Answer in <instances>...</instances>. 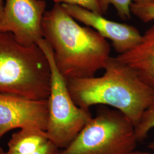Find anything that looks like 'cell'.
Here are the masks:
<instances>
[{
	"instance_id": "3957f363",
	"label": "cell",
	"mask_w": 154,
	"mask_h": 154,
	"mask_svg": "<svg viewBox=\"0 0 154 154\" xmlns=\"http://www.w3.org/2000/svg\"><path fill=\"white\" fill-rule=\"evenodd\" d=\"M50 84L49 63L38 45L22 44L12 33L0 31V94L48 99Z\"/></svg>"
},
{
	"instance_id": "9a60e30c",
	"label": "cell",
	"mask_w": 154,
	"mask_h": 154,
	"mask_svg": "<svg viewBox=\"0 0 154 154\" xmlns=\"http://www.w3.org/2000/svg\"><path fill=\"white\" fill-rule=\"evenodd\" d=\"M59 149L49 140L48 142L33 152L26 154H13L5 151V154H58Z\"/></svg>"
},
{
	"instance_id": "ba28073f",
	"label": "cell",
	"mask_w": 154,
	"mask_h": 154,
	"mask_svg": "<svg viewBox=\"0 0 154 154\" xmlns=\"http://www.w3.org/2000/svg\"><path fill=\"white\" fill-rule=\"evenodd\" d=\"M61 5L74 20L92 27L105 39L111 40L114 49L119 54L132 49L142 41V35L133 26L107 20L103 15L79 6Z\"/></svg>"
},
{
	"instance_id": "ac0fdd59",
	"label": "cell",
	"mask_w": 154,
	"mask_h": 154,
	"mask_svg": "<svg viewBox=\"0 0 154 154\" xmlns=\"http://www.w3.org/2000/svg\"><path fill=\"white\" fill-rule=\"evenodd\" d=\"M127 154H154L150 152H141V151H132L130 152H128Z\"/></svg>"
},
{
	"instance_id": "d6986e66",
	"label": "cell",
	"mask_w": 154,
	"mask_h": 154,
	"mask_svg": "<svg viewBox=\"0 0 154 154\" xmlns=\"http://www.w3.org/2000/svg\"><path fill=\"white\" fill-rule=\"evenodd\" d=\"M5 151H4L0 147V154H5Z\"/></svg>"
},
{
	"instance_id": "8fae6325",
	"label": "cell",
	"mask_w": 154,
	"mask_h": 154,
	"mask_svg": "<svg viewBox=\"0 0 154 154\" xmlns=\"http://www.w3.org/2000/svg\"><path fill=\"white\" fill-rule=\"evenodd\" d=\"M154 127V102L144 111L140 121L135 127V134L138 142L143 141L149 130ZM149 149L154 151V141L149 143Z\"/></svg>"
},
{
	"instance_id": "6da1fadb",
	"label": "cell",
	"mask_w": 154,
	"mask_h": 154,
	"mask_svg": "<svg viewBox=\"0 0 154 154\" xmlns=\"http://www.w3.org/2000/svg\"><path fill=\"white\" fill-rule=\"evenodd\" d=\"M44 38L53 52L55 65L65 79L95 77L110 58V45L93 29L79 25L57 4L42 21Z\"/></svg>"
},
{
	"instance_id": "e0dca14e",
	"label": "cell",
	"mask_w": 154,
	"mask_h": 154,
	"mask_svg": "<svg viewBox=\"0 0 154 154\" xmlns=\"http://www.w3.org/2000/svg\"><path fill=\"white\" fill-rule=\"evenodd\" d=\"M134 2H145V3H154V0H132Z\"/></svg>"
},
{
	"instance_id": "9c48e42d",
	"label": "cell",
	"mask_w": 154,
	"mask_h": 154,
	"mask_svg": "<svg viewBox=\"0 0 154 154\" xmlns=\"http://www.w3.org/2000/svg\"><path fill=\"white\" fill-rule=\"evenodd\" d=\"M116 58L131 68L144 82L154 88V25L142 35L139 44Z\"/></svg>"
},
{
	"instance_id": "7a4b0ae2",
	"label": "cell",
	"mask_w": 154,
	"mask_h": 154,
	"mask_svg": "<svg viewBox=\"0 0 154 154\" xmlns=\"http://www.w3.org/2000/svg\"><path fill=\"white\" fill-rule=\"evenodd\" d=\"M100 77L65 79L69 93L79 107L94 105L116 109L137 126L144 111L154 102V88L116 57H111Z\"/></svg>"
},
{
	"instance_id": "277c9868",
	"label": "cell",
	"mask_w": 154,
	"mask_h": 154,
	"mask_svg": "<svg viewBox=\"0 0 154 154\" xmlns=\"http://www.w3.org/2000/svg\"><path fill=\"white\" fill-rule=\"evenodd\" d=\"M37 45L46 55L51 71L46 134L59 149L66 148L93 118L89 110L78 107L72 99L65 78L55 65L53 50L45 39Z\"/></svg>"
},
{
	"instance_id": "7c38bea8",
	"label": "cell",
	"mask_w": 154,
	"mask_h": 154,
	"mask_svg": "<svg viewBox=\"0 0 154 154\" xmlns=\"http://www.w3.org/2000/svg\"><path fill=\"white\" fill-rule=\"evenodd\" d=\"M102 15L105 14L110 5H112L117 11L118 16L122 20L131 18L130 6L132 0H98Z\"/></svg>"
},
{
	"instance_id": "52a82bcc",
	"label": "cell",
	"mask_w": 154,
	"mask_h": 154,
	"mask_svg": "<svg viewBox=\"0 0 154 154\" xmlns=\"http://www.w3.org/2000/svg\"><path fill=\"white\" fill-rule=\"evenodd\" d=\"M48 114V99L0 94V140L14 129L32 128L45 131Z\"/></svg>"
},
{
	"instance_id": "2e32d148",
	"label": "cell",
	"mask_w": 154,
	"mask_h": 154,
	"mask_svg": "<svg viewBox=\"0 0 154 154\" xmlns=\"http://www.w3.org/2000/svg\"><path fill=\"white\" fill-rule=\"evenodd\" d=\"M4 5L3 3L2 0H0V19L4 13Z\"/></svg>"
},
{
	"instance_id": "8992f818",
	"label": "cell",
	"mask_w": 154,
	"mask_h": 154,
	"mask_svg": "<svg viewBox=\"0 0 154 154\" xmlns=\"http://www.w3.org/2000/svg\"><path fill=\"white\" fill-rule=\"evenodd\" d=\"M46 8L44 0H6L0 31L12 33L22 44H37L44 38L42 21Z\"/></svg>"
},
{
	"instance_id": "5b68a950",
	"label": "cell",
	"mask_w": 154,
	"mask_h": 154,
	"mask_svg": "<svg viewBox=\"0 0 154 154\" xmlns=\"http://www.w3.org/2000/svg\"><path fill=\"white\" fill-rule=\"evenodd\" d=\"M138 142L128 118L118 110H102L58 154H127Z\"/></svg>"
},
{
	"instance_id": "30bf717a",
	"label": "cell",
	"mask_w": 154,
	"mask_h": 154,
	"mask_svg": "<svg viewBox=\"0 0 154 154\" xmlns=\"http://www.w3.org/2000/svg\"><path fill=\"white\" fill-rule=\"evenodd\" d=\"M49 140L44 131L25 128L14 132L8 143L6 152L13 154H26L39 149Z\"/></svg>"
},
{
	"instance_id": "5bb4252c",
	"label": "cell",
	"mask_w": 154,
	"mask_h": 154,
	"mask_svg": "<svg viewBox=\"0 0 154 154\" xmlns=\"http://www.w3.org/2000/svg\"><path fill=\"white\" fill-rule=\"evenodd\" d=\"M54 3L79 6L90 11L102 14L98 0H53Z\"/></svg>"
},
{
	"instance_id": "4fadbf2b",
	"label": "cell",
	"mask_w": 154,
	"mask_h": 154,
	"mask_svg": "<svg viewBox=\"0 0 154 154\" xmlns=\"http://www.w3.org/2000/svg\"><path fill=\"white\" fill-rule=\"evenodd\" d=\"M131 13L144 22L154 20V3L132 2Z\"/></svg>"
}]
</instances>
